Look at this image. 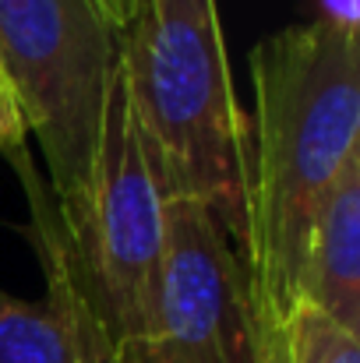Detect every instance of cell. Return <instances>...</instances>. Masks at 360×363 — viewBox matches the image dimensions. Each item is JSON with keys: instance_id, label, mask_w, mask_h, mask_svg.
Listing matches in <instances>:
<instances>
[{"instance_id": "cell-1", "label": "cell", "mask_w": 360, "mask_h": 363, "mask_svg": "<svg viewBox=\"0 0 360 363\" xmlns=\"http://www.w3.org/2000/svg\"><path fill=\"white\" fill-rule=\"evenodd\" d=\"M254 121L247 138V237L258 363L297 307L311 219L360 152V43L354 14H318L251 50Z\"/></svg>"}, {"instance_id": "cell-2", "label": "cell", "mask_w": 360, "mask_h": 363, "mask_svg": "<svg viewBox=\"0 0 360 363\" xmlns=\"http://www.w3.org/2000/svg\"><path fill=\"white\" fill-rule=\"evenodd\" d=\"M120 78L159 198L209 205L244 257L251 123L234 96L216 0H134Z\"/></svg>"}, {"instance_id": "cell-3", "label": "cell", "mask_w": 360, "mask_h": 363, "mask_svg": "<svg viewBox=\"0 0 360 363\" xmlns=\"http://www.w3.org/2000/svg\"><path fill=\"white\" fill-rule=\"evenodd\" d=\"M120 32L96 0H0V78L36 134L60 223L89 191Z\"/></svg>"}, {"instance_id": "cell-4", "label": "cell", "mask_w": 360, "mask_h": 363, "mask_svg": "<svg viewBox=\"0 0 360 363\" xmlns=\"http://www.w3.org/2000/svg\"><path fill=\"white\" fill-rule=\"evenodd\" d=\"M163 198L145 166L127 92L117 71L107 89L99 145L82 208L64 223L71 268L85 307L114 357L141 332L156 264L163 254Z\"/></svg>"}, {"instance_id": "cell-5", "label": "cell", "mask_w": 360, "mask_h": 363, "mask_svg": "<svg viewBox=\"0 0 360 363\" xmlns=\"http://www.w3.org/2000/svg\"><path fill=\"white\" fill-rule=\"evenodd\" d=\"M117 363H258L247 268L209 205H163V254L145 321Z\"/></svg>"}, {"instance_id": "cell-6", "label": "cell", "mask_w": 360, "mask_h": 363, "mask_svg": "<svg viewBox=\"0 0 360 363\" xmlns=\"http://www.w3.org/2000/svg\"><path fill=\"white\" fill-rule=\"evenodd\" d=\"M297 303L360 335V152L325 191L304 243Z\"/></svg>"}, {"instance_id": "cell-7", "label": "cell", "mask_w": 360, "mask_h": 363, "mask_svg": "<svg viewBox=\"0 0 360 363\" xmlns=\"http://www.w3.org/2000/svg\"><path fill=\"white\" fill-rule=\"evenodd\" d=\"M0 363H85L78 328L50 300H18L0 289Z\"/></svg>"}, {"instance_id": "cell-8", "label": "cell", "mask_w": 360, "mask_h": 363, "mask_svg": "<svg viewBox=\"0 0 360 363\" xmlns=\"http://www.w3.org/2000/svg\"><path fill=\"white\" fill-rule=\"evenodd\" d=\"M261 363H360V335L297 303L272 335Z\"/></svg>"}, {"instance_id": "cell-9", "label": "cell", "mask_w": 360, "mask_h": 363, "mask_svg": "<svg viewBox=\"0 0 360 363\" xmlns=\"http://www.w3.org/2000/svg\"><path fill=\"white\" fill-rule=\"evenodd\" d=\"M18 141H25V123L18 117V106H14L7 85L0 82V148H11Z\"/></svg>"}, {"instance_id": "cell-10", "label": "cell", "mask_w": 360, "mask_h": 363, "mask_svg": "<svg viewBox=\"0 0 360 363\" xmlns=\"http://www.w3.org/2000/svg\"><path fill=\"white\" fill-rule=\"evenodd\" d=\"M99 4V11L110 18V25L124 32L127 28V21H131V14H134V0H96Z\"/></svg>"}, {"instance_id": "cell-11", "label": "cell", "mask_w": 360, "mask_h": 363, "mask_svg": "<svg viewBox=\"0 0 360 363\" xmlns=\"http://www.w3.org/2000/svg\"><path fill=\"white\" fill-rule=\"evenodd\" d=\"M0 82H4V78H0Z\"/></svg>"}]
</instances>
